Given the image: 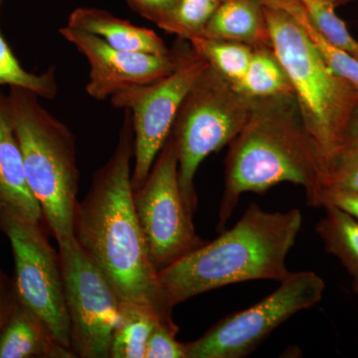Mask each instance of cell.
<instances>
[{
    "label": "cell",
    "instance_id": "6da1fadb",
    "mask_svg": "<svg viewBox=\"0 0 358 358\" xmlns=\"http://www.w3.org/2000/svg\"><path fill=\"white\" fill-rule=\"evenodd\" d=\"M134 150L131 113L124 110L114 154L94 173L88 193L78 202L74 237L122 303L152 306L171 317V312L162 306L159 273L134 207L131 173Z\"/></svg>",
    "mask_w": 358,
    "mask_h": 358
},
{
    "label": "cell",
    "instance_id": "7a4b0ae2",
    "mask_svg": "<svg viewBox=\"0 0 358 358\" xmlns=\"http://www.w3.org/2000/svg\"><path fill=\"white\" fill-rule=\"evenodd\" d=\"M324 164L294 94L252 99L248 119L229 143L217 231L225 230L240 197L263 195L282 182L303 186L308 204L322 186Z\"/></svg>",
    "mask_w": 358,
    "mask_h": 358
},
{
    "label": "cell",
    "instance_id": "3957f363",
    "mask_svg": "<svg viewBox=\"0 0 358 358\" xmlns=\"http://www.w3.org/2000/svg\"><path fill=\"white\" fill-rule=\"evenodd\" d=\"M301 225L299 209L268 212L253 202L230 230L159 272L162 306L171 312L178 303L228 285L282 282L291 275L287 257Z\"/></svg>",
    "mask_w": 358,
    "mask_h": 358
},
{
    "label": "cell",
    "instance_id": "277c9868",
    "mask_svg": "<svg viewBox=\"0 0 358 358\" xmlns=\"http://www.w3.org/2000/svg\"><path fill=\"white\" fill-rule=\"evenodd\" d=\"M7 95L26 178L44 221L57 243L73 238L80 182L76 138L36 94L11 87Z\"/></svg>",
    "mask_w": 358,
    "mask_h": 358
},
{
    "label": "cell",
    "instance_id": "5b68a950",
    "mask_svg": "<svg viewBox=\"0 0 358 358\" xmlns=\"http://www.w3.org/2000/svg\"><path fill=\"white\" fill-rule=\"evenodd\" d=\"M263 6L273 50L288 74L324 169L345 148L346 129L358 107V92L331 70L288 13Z\"/></svg>",
    "mask_w": 358,
    "mask_h": 358
},
{
    "label": "cell",
    "instance_id": "8992f818",
    "mask_svg": "<svg viewBox=\"0 0 358 358\" xmlns=\"http://www.w3.org/2000/svg\"><path fill=\"white\" fill-rule=\"evenodd\" d=\"M251 107L252 99L238 93L210 65L181 103L169 134L178 154L179 186L192 213L197 208V169L208 155L229 145L243 128Z\"/></svg>",
    "mask_w": 358,
    "mask_h": 358
},
{
    "label": "cell",
    "instance_id": "52a82bcc",
    "mask_svg": "<svg viewBox=\"0 0 358 358\" xmlns=\"http://www.w3.org/2000/svg\"><path fill=\"white\" fill-rule=\"evenodd\" d=\"M279 288L246 310L214 324L201 338L186 343V358L248 357L273 331L322 300L326 285L315 273H291Z\"/></svg>",
    "mask_w": 358,
    "mask_h": 358
},
{
    "label": "cell",
    "instance_id": "ba28073f",
    "mask_svg": "<svg viewBox=\"0 0 358 358\" xmlns=\"http://www.w3.org/2000/svg\"><path fill=\"white\" fill-rule=\"evenodd\" d=\"M134 203L150 259L157 273L199 249L196 234L178 180V159L173 138L157 155L145 183L134 190Z\"/></svg>",
    "mask_w": 358,
    "mask_h": 358
},
{
    "label": "cell",
    "instance_id": "9c48e42d",
    "mask_svg": "<svg viewBox=\"0 0 358 358\" xmlns=\"http://www.w3.org/2000/svg\"><path fill=\"white\" fill-rule=\"evenodd\" d=\"M71 348L76 357H110L122 301L75 237L58 242Z\"/></svg>",
    "mask_w": 358,
    "mask_h": 358
},
{
    "label": "cell",
    "instance_id": "30bf717a",
    "mask_svg": "<svg viewBox=\"0 0 358 358\" xmlns=\"http://www.w3.org/2000/svg\"><path fill=\"white\" fill-rule=\"evenodd\" d=\"M208 65L190 44L178 69L169 76L110 96L113 107L131 113L134 136L133 190L145 183L171 134L181 103Z\"/></svg>",
    "mask_w": 358,
    "mask_h": 358
},
{
    "label": "cell",
    "instance_id": "8fae6325",
    "mask_svg": "<svg viewBox=\"0 0 358 358\" xmlns=\"http://www.w3.org/2000/svg\"><path fill=\"white\" fill-rule=\"evenodd\" d=\"M0 231L13 248V280L21 301L43 320L60 345L72 350L60 257L41 224L9 219L0 225Z\"/></svg>",
    "mask_w": 358,
    "mask_h": 358
},
{
    "label": "cell",
    "instance_id": "7c38bea8",
    "mask_svg": "<svg viewBox=\"0 0 358 358\" xmlns=\"http://www.w3.org/2000/svg\"><path fill=\"white\" fill-rule=\"evenodd\" d=\"M60 34L83 54L90 65L87 94L102 101L131 87L155 83L174 72L190 43L178 38L166 55L119 50L100 37L66 25Z\"/></svg>",
    "mask_w": 358,
    "mask_h": 358
},
{
    "label": "cell",
    "instance_id": "4fadbf2b",
    "mask_svg": "<svg viewBox=\"0 0 358 358\" xmlns=\"http://www.w3.org/2000/svg\"><path fill=\"white\" fill-rule=\"evenodd\" d=\"M9 219L41 224V207L30 190L8 95L0 88V225Z\"/></svg>",
    "mask_w": 358,
    "mask_h": 358
},
{
    "label": "cell",
    "instance_id": "5bb4252c",
    "mask_svg": "<svg viewBox=\"0 0 358 358\" xmlns=\"http://www.w3.org/2000/svg\"><path fill=\"white\" fill-rule=\"evenodd\" d=\"M67 25L96 35L119 50L154 55H166L171 51L154 30L134 25L105 9L79 7L70 14Z\"/></svg>",
    "mask_w": 358,
    "mask_h": 358
},
{
    "label": "cell",
    "instance_id": "9a60e30c",
    "mask_svg": "<svg viewBox=\"0 0 358 358\" xmlns=\"http://www.w3.org/2000/svg\"><path fill=\"white\" fill-rule=\"evenodd\" d=\"M201 36L239 42L253 50L273 48L260 0H224Z\"/></svg>",
    "mask_w": 358,
    "mask_h": 358
},
{
    "label": "cell",
    "instance_id": "2e32d148",
    "mask_svg": "<svg viewBox=\"0 0 358 358\" xmlns=\"http://www.w3.org/2000/svg\"><path fill=\"white\" fill-rule=\"evenodd\" d=\"M38 357L74 358L76 355L60 345L43 320L20 301L0 334V358Z\"/></svg>",
    "mask_w": 358,
    "mask_h": 358
},
{
    "label": "cell",
    "instance_id": "e0dca14e",
    "mask_svg": "<svg viewBox=\"0 0 358 358\" xmlns=\"http://www.w3.org/2000/svg\"><path fill=\"white\" fill-rule=\"evenodd\" d=\"M160 322L173 320L152 306L122 303L121 317L113 334L110 357L145 358L148 339Z\"/></svg>",
    "mask_w": 358,
    "mask_h": 358
},
{
    "label": "cell",
    "instance_id": "ac0fdd59",
    "mask_svg": "<svg viewBox=\"0 0 358 358\" xmlns=\"http://www.w3.org/2000/svg\"><path fill=\"white\" fill-rule=\"evenodd\" d=\"M326 215L315 231L324 250L336 256L352 278V288L358 294V221L334 205L324 207Z\"/></svg>",
    "mask_w": 358,
    "mask_h": 358
},
{
    "label": "cell",
    "instance_id": "d6986e66",
    "mask_svg": "<svg viewBox=\"0 0 358 358\" xmlns=\"http://www.w3.org/2000/svg\"><path fill=\"white\" fill-rule=\"evenodd\" d=\"M233 87L250 99L294 94L288 74L273 48L254 50L244 76Z\"/></svg>",
    "mask_w": 358,
    "mask_h": 358
},
{
    "label": "cell",
    "instance_id": "ffe728a7",
    "mask_svg": "<svg viewBox=\"0 0 358 358\" xmlns=\"http://www.w3.org/2000/svg\"><path fill=\"white\" fill-rule=\"evenodd\" d=\"M263 6L275 7L288 13L307 35L320 56L339 77L352 85L358 92V59L331 43L308 17L296 0H260Z\"/></svg>",
    "mask_w": 358,
    "mask_h": 358
},
{
    "label": "cell",
    "instance_id": "44dd1931",
    "mask_svg": "<svg viewBox=\"0 0 358 358\" xmlns=\"http://www.w3.org/2000/svg\"><path fill=\"white\" fill-rule=\"evenodd\" d=\"M195 51L234 86L248 68L253 49L239 42L199 36L189 40Z\"/></svg>",
    "mask_w": 358,
    "mask_h": 358
},
{
    "label": "cell",
    "instance_id": "7402d4cb",
    "mask_svg": "<svg viewBox=\"0 0 358 358\" xmlns=\"http://www.w3.org/2000/svg\"><path fill=\"white\" fill-rule=\"evenodd\" d=\"M6 1L0 0V11ZM4 86L27 89L48 100H53L58 94L55 68H49L41 74L26 70L0 31V88Z\"/></svg>",
    "mask_w": 358,
    "mask_h": 358
},
{
    "label": "cell",
    "instance_id": "603a6c76",
    "mask_svg": "<svg viewBox=\"0 0 358 358\" xmlns=\"http://www.w3.org/2000/svg\"><path fill=\"white\" fill-rule=\"evenodd\" d=\"M224 0H178L160 29L189 41L201 36Z\"/></svg>",
    "mask_w": 358,
    "mask_h": 358
},
{
    "label": "cell",
    "instance_id": "cb8c5ba5",
    "mask_svg": "<svg viewBox=\"0 0 358 358\" xmlns=\"http://www.w3.org/2000/svg\"><path fill=\"white\" fill-rule=\"evenodd\" d=\"M308 17L331 43L358 59V41L336 14L331 0H296Z\"/></svg>",
    "mask_w": 358,
    "mask_h": 358
},
{
    "label": "cell",
    "instance_id": "d4e9b609",
    "mask_svg": "<svg viewBox=\"0 0 358 358\" xmlns=\"http://www.w3.org/2000/svg\"><path fill=\"white\" fill-rule=\"evenodd\" d=\"M322 185L358 192V148H345L327 162L322 173Z\"/></svg>",
    "mask_w": 358,
    "mask_h": 358
},
{
    "label": "cell",
    "instance_id": "484cf974",
    "mask_svg": "<svg viewBox=\"0 0 358 358\" xmlns=\"http://www.w3.org/2000/svg\"><path fill=\"white\" fill-rule=\"evenodd\" d=\"M178 331L173 322H160L148 339L145 358H186L185 345L176 338Z\"/></svg>",
    "mask_w": 358,
    "mask_h": 358
},
{
    "label": "cell",
    "instance_id": "4316f807",
    "mask_svg": "<svg viewBox=\"0 0 358 358\" xmlns=\"http://www.w3.org/2000/svg\"><path fill=\"white\" fill-rule=\"evenodd\" d=\"M310 205L322 208L327 205H334L358 221V192L355 190L322 185Z\"/></svg>",
    "mask_w": 358,
    "mask_h": 358
},
{
    "label": "cell",
    "instance_id": "83f0119b",
    "mask_svg": "<svg viewBox=\"0 0 358 358\" xmlns=\"http://www.w3.org/2000/svg\"><path fill=\"white\" fill-rule=\"evenodd\" d=\"M20 301L14 280L9 278L0 267V334L17 310Z\"/></svg>",
    "mask_w": 358,
    "mask_h": 358
},
{
    "label": "cell",
    "instance_id": "f1b7e54d",
    "mask_svg": "<svg viewBox=\"0 0 358 358\" xmlns=\"http://www.w3.org/2000/svg\"><path fill=\"white\" fill-rule=\"evenodd\" d=\"M136 13L152 21L155 25H162L173 10L178 0H127Z\"/></svg>",
    "mask_w": 358,
    "mask_h": 358
},
{
    "label": "cell",
    "instance_id": "f546056e",
    "mask_svg": "<svg viewBox=\"0 0 358 358\" xmlns=\"http://www.w3.org/2000/svg\"><path fill=\"white\" fill-rule=\"evenodd\" d=\"M358 148V107L350 117L348 122V129H346L345 138V148ZM343 148V150H345Z\"/></svg>",
    "mask_w": 358,
    "mask_h": 358
},
{
    "label": "cell",
    "instance_id": "4dcf8cb0",
    "mask_svg": "<svg viewBox=\"0 0 358 358\" xmlns=\"http://www.w3.org/2000/svg\"><path fill=\"white\" fill-rule=\"evenodd\" d=\"M336 7L343 6V4L348 3V2L355 1V0H331Z\"/></svg>",
    "mask_w": 358,
    "mask_h": 358
}]
</instances>
